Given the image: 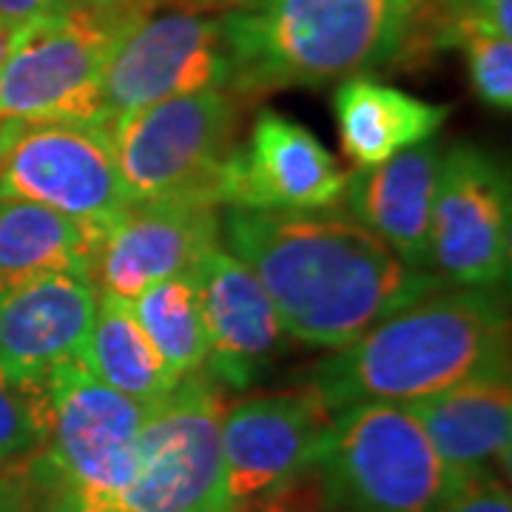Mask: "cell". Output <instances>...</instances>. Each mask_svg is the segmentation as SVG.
Returning <instances> with one entry per match:
<instances>
[{
    "mask_svg": "<svg viewBox=\"0 0 512 512\" xmlns=\"http://www.w3.org/2000/svg\"><path fill=\"white\" fill-rule=\"evenodd\" d=\"M333 410L311 387L231 404L220 424L222 481L231 507L268 495L319 464Z\"/></svg>",
    "mask_w": 512,
    "mask_h": 512,
    "instance_id": "cell-12",
    "label": "cell"
},
{
    "mask_svg": "<svg viewBox=\"0 0 512 512\" xmlns=\"http://www.w3.org/2000/svg\"><path fill=\"white\" fill-rule=\"evenodd\" d=\"M131 311L177 382L205 370L208 336L191 271L151 285L131 302Z\"/></svg>",
    "mask_w": 512,
    "mask_h": 512,
    "instance_id": "cell-22",
    "label": "cell"
},
{
    "mask_svg": "<svg viewBox=\"0 0 512 512\" xmlns=\"http://www.w3.org/2000/svg\"><path fill=\"white\" fill-rule=\"evenodd\" d=\"M470 18L493 29L498 35L512 37V26H510V0H464Z\"/></svg>",
    "mask_w": 512,
    "mask_h": 512,
    "instance_id": "cell-27",
    "label": "cell"
},
{
    "mask_svg": "<svg viewBox=\"0 0 512 512\" xmlns=\"http://www.w3.org/2000/svg\"><path fill=\"white\" fill-rule=\"evenodd\" d=\"M220 208L200 194L131 202L94 245L89 276L97 293L134 302L151 285L188 274L220 248Z\"/></svg>",
    "mask_w": 512,
    "mask_h": 512,
    "instance_id": "cell-13",
    "label": "cell"
},
{
    "mask_svg": "<svg viewBox=\"0 0 512 512\" xmlns=\"http://www.w3.org/2000/svg\"><path fill=\"white\" fill-rule=\"evenodd\" d=\"M0 512H32V493L23 473H9L0 487Z\"/></svg>",
    "mask_w": 512,
    "mask_h": 512,
    "instance_id": "cell-28",
    "label": "cell"
},
{
    "mask_svg": "<svg viewBox=\"0 0 512 512\" xmlns=\"http://www.w3.org/2000/svg\"><path fill=\"white\" fill-rule=\"evenodd\" d=\"M450 111L447 103H427L367 74L342 80L333 92L339 143L359 168L427 143L447 123Z\"/></svg>",
    "mask_w": 512,
    "mask_h": 512,
    "instance_id": "cell-19",
    "label": "cell"
},
{
    "mask_svg": "<svg viewBox=\"0 0 512 512\" xmlns=\"http://www.w3.org/2000/svg\"><path fill=\"white\" fill-rule=\"evenodd\" d=\"M46 384L49 436L23 470L37 507L86 504L120 490L134 470L137 439L154 404L111 390L80 359L57 365Z\"/></svg>",
    "mask_w": 512,
    "mask_h": 512,
    "instance_id": "cell-7",
    "label": "cell"
},
{
    "mask_svg": "<svg viewBox=\"0 0 512 512\" xmlns=\"http://www.w3.org/2000/svg\"><path fill=\"white\" fill-rule=\"evenodd\" d=\"M316 470L328 512H441L461 481L419 419L387 402L333 410Z\"/></svg>",
    "mask_w": 512,
    "mask_h": 512,
    "instance_id": "cell-5",
    "label": "cell"
},
{
    "mask_svg": "<svg viewBox=\"0 0 512 512\" xmlns=\"http://www.w3.org/2000/svg\"><path fill=\"white\" fill-rule=\"evenodd\" d=\"M225 390L194 373L151 407L128 481L86 504H46L37 512H231L222 481L220 424Z\"/></svg>",
    "mask_w": 512,
    "mask_h": 512,
    "instance_id": "cell-6",
    "label": "cell"
},
{
    "mask_svg": "<svg viewBox=\"0 0 512 512\" xmlns=\"http://www.w3.org/2000/svg\"><path fill=\"white\" fill-rule=\"evenodd\" d=\"M94 313L97 288L86 274H49L0 291V370L40 382L80 359Z\"/></svg>",
    "mask_w": 512,
    "mask_h": 512,
    "instance_id": "cell-16",
    "label": "cell"
},
{
    "mask_svg": "<svg viewBox=\"0 0 512 512\" xmlns=\"http://www.w3.org/2000/svg\"><path fill=\"white\" fill-rule=\"evenodd\" d=\"M427 433L447 470L458 478L510 470V370L478 376L419 402L404 404Z\"/></svg>",
    "mask_w": 512,
    "mask_h": 512,
    "instance_id": "cell-18",
    "label": "cell"
},
{
    "mask_svg": "<svg viewBox=\"0 0 512 512\" xmlns=\"http://www.w3.org/2000/svg\"><path fill=\"white\" fill-rule=\"evenodd\" d=\"M0 202H35L100 231L109 228L131 205L109 126L3 120Z\"/></svg>",
    "mask_w": 512,
    "mask_h": 512,
    "instance_id": "cell-9",
    "label": "cell"
},
{
    "mask_svg": "<svg viewBox=\"0 0 512 512\" xmlns=\"http://www.w3.org/2000/svg\"><path fill=\"white\" fill-rule=\"evenodd\" d=\"M510 205V177L493 154L467 143L444 151L430 222V268L447 288L507 282Z\"/></svg>",
    "mask_w": 512,
    "mask_h": 512,
    "instance_id": "cell-11",
    "label": "cell"
},
{
    "mask_svg": "<svg viewBox=\"0 0 512 512\" xmlns=\"http://www.w3.org/2000/svg\"><path fill=\"white\" fill-rule=\"evenodd\" d=\"M348 177L311 128L262 109L245 146H234L220 168L217 200L222 208H330L342 200Z\"/></svg>",
    "mask_w": 512,
    "mask_h": 512,
    "instance_id": "cell-14",
    "label": "cell"
},
{
    "mask_svg": "<svg viewBox=\"0 0 512 512\" xmlns=\"http://www.w3.org/2000/svg\"><path fill=\"white\" fill-rule=\"evenodd\" d=\"M18 32L20 29H12V26H3V23H0V66L6 63V57L12 52V43H15Z\"/></svg>",
    "mask_w": 512,
    "mask_h": 512,
    "instance_id": "cell-30",
    "label": "cell"
},
{
    "mask_svg": "<svg viewBox=\"0 0 512 512\" xmlns=\"http://www.w3.org/2000/svg\"><path fill=\"white\" fill-rule=\"evenodd\" d=\"M80 362L94 379L143 404H157L180 384L148 342L131 302L109 293H97V313Z\"/></svg>",
    "mask_w": 512,
    "mask_h": 512,
    "instance_id": "cell-21",
    "label": "cell"
},
{
    "mask_svg": "<svg viewBox=\"0 0 512 512\" xmlns=\"http://www.w3.org/2000/svg\"><path fill=\"white\" fill-rule=\"evenodd\" d=\"M441 512H512L507 481L498 473H473L461 478L456 493L441 507Z\"/></svg>",
    "mask_w": 512,
    "mask_h": 512,
    "instance_id": "cell-25",
    "label": "cell"
},
{
    "mask_svg": "<svg viewBox=\"0 0 512 512\" xmlns=\"http://www.w3.org/2000/svg\"><path fill=\"white\" fill-rule=\"evenodd\" d=\"M72 3L74 0H0V23L12 29H23L26 23L60 12Z\"/></svg>",
    "mask_w": 512,
    "mask_h": 512,
    "instance_id": "cell-26",
    "label": "cell"
},
{
    "mask_svg": "<svg viewBox=\"0 0 512 512\" xmlns=\"http://www.w3.org/2000/svg\"><path fill=\"white\" fill-rule=\"evenodd\" d=\"M220 234L271 296L288 336L311 348H345L390 313L447 288L333 208L228 205Z\"/></svg>",
    "mask_w": 512,
    "mask_h": 512,
    "instance_id": "cell-1",
    "label": "cell"
},
{
    "mask_svg": "<svg viewBox=\"0 0 512 512\" xmlns=\"http://www.w3.org/2000/svg\"><path fill=\"white\" fill-rule=\"evenodd\" d=\"M157 0H74L26 23L0 66L3 120H72L111 126L103 72L117 40Z\"/></svg>",
    "mask_w": 512,
    "mask_h": 512,
    "instance_id": "cell-4",
    "label": "cell"
},
{
    "mask_svg": "<svg viewBox=\"0 0 512 512\" xmlns=\"http://www.w3.org/2000/svg\"><path fill=\"white\" fill-rule=\"evenodd\" d=\"M49 384L15 379L0 370V470L23 473L49 436Z\"/></svg>",
    "mask_w": 512,
    "mask_h": 512,
    "instance_id": "cell-23",
    "label": "cell"
},
{
    "mask_svg": "<svg viewBox=\"0 0 512 512\" xmlns=\"http://www.w3.org/2000/svg\"><path fill=\"white\" fill-rule=\"evenodd\" d=\"M501 370H510V308L501 285L439 288L316 362L305 387L342 410L419 402Z\"/></svg>",
    "mask_w": 512,
    "mask_h": 512,
    "instance_id": "cell-2",
    "label": "cell"
},
{
    "mask_svg": "<svg viewBox=\"0 0 512 512\" xmlns=\"http://www.w3.org/2000/svg\"><path fill=\"white\" fill-rule=\"evenodd\" d=\"M228 89L231 60L222 20L177 0H157L126 29L103 72L109 123L183 94Z\"/></svg>",
    "mask_w": 512,
    "mask_h": 512,
    "instance_id": "cell-10",
    "label": "cell"
},
{
    "mask_svg": "<svg viewBox=\"0 0 512 512\" xmlns=\"http://www.w3.org/2000/svg\"><path fill=\"white\" fill-rule=\"evenodd\" d=\"M109 131L131 202L191 194L217 200L220 168L237 146L239 100L228 89L183 94L120 114Z\"/></svg>",
    "mask_w": 512,
    "mask_h": 512,
    "instance_id": "cell-8",
    "label": "cell"
},
{
    "mask_svg": "<svg viewBox=\"0 0 512 512\" xmlns=\"http://www.w3.org/2000/svg\"><path fill=\"white\" fill-rule=\"evenodd\" d=\"M441 157V146L430 140L404 148L384 163L353 171L342 194L353 220L419 268L430 265V222Z\"/></svg>",
    "mask_w": 512,
    "mask_h": 512,
    "instance_id": "cell-17",
    "label": "cell"
},
{
    "mask_svg": "<svg viewBox=\"0 0 512 512\" xmlns=\"http://www.w3.org/2000/svg\"><path fill=\"white\" fill-rule=\"evenodd\" d=\"M231 512H328L325 493H322V481H319V470L313 467V470L296 476L288 484H282L274 493L259 495V498L248 501V504L234 507Z\"/></svg>",
    "mask_w": 512,
    "mask_h": 512,
    "instance_id": "cell-24",
    "label": "cell"
},
{
    "mask_svg": "<svg viewBox=\"0 0 512 512\" xmlns=\"http://www.w3.org/2000/svg\"><path fill=\"white\" fill-rule=\"evenodd\" d=\"M424 0H256L222 15L231 92L262 97L410 66Z\"/></svg>",
    "mask_w": 512,
    "mask_h": 512,
    "instance_id": "cell-3",
    "label": "cell"
},
{
    "mask_svg": "<svg viewBox=\"0 0 512 512\" xmlns=\"http://www.w3.org/2000/svg\"><path fill=\"white\" fill-rule=\"evenodd\" d=\"M208 336L205 373L222 387H251L288 348L271 296L237 256L211 248L191 268Z\"/></svg>",
    "mask_w": 512,
    "mask_h": 512,
    "instance_id": "cell-15",
    "label": "cell"
},
{
    "mask_svg": "<svg viewBox=\"0 0 512 512\" xmlns=\"http://www.w3.org/2000/svg\"><path fill=\"white\" fill-rule=\"evenodd\" d=\"M177 3H185V6L200 9V12H237V9L256 3V0H177Z\"/></svg>",
    "mask_w": 512,
    "mask_h": 512,
    "instance_id": "cell-29",
    "label": "cell"
},
{
    "mask_svg": "<svg viewBox=\"0 0 512 512\" xmlns=\"http://www.w3.org/2000/svg\"><path fill=\"white\" fill-rule=\"evenodd\" d=\"M12 470H0V487H3V481H6V476H9Z\"/></svg>",
    "mask_w": 512,
    "mask_h": 512,
    "instance_id": "cell-31",
    "label": "cell"
},
{
    "mask_svg": "<svg viewBox=\"0 0 512 512\" xmlns=\"http://www.w3.org/2000/svg\"><path fill=\"white\" fill-rule=\"evenodd\" d=\"M97 239L100 228L52 208L0 202V291L49 274L89 276Z\"/></svg>",
    "mask_w": 512,
    "mask_h": 512,
    "instance_id": "cell-20",
    "label": "cell"
}]
</instances>
